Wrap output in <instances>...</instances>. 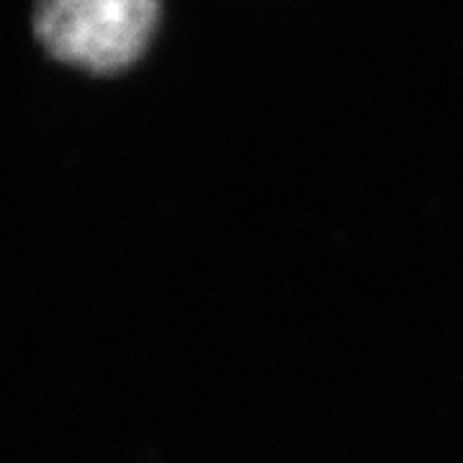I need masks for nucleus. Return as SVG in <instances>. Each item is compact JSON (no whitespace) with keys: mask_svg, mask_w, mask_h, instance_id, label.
Listing matches in <instances>:
<instances>
[{"mask_svg":"<svg viewBox=\"0 0 463 463\" xmlns=\"http://www.w3.org/2000/svg\"><path fill=\"white\" fill-rule=\"evenodd\" d=\"M157 21L160 0H36L33 32L54 60L114 75L147 52Z\"/></svg>","mask_w":463,"mask_h":463,"instance_id":"obj_1","label":"nucleus"}]
</instances>
